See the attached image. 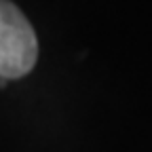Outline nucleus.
I'll list each match as a JSON object with an SVG mask.
<instances>
[{
  "instance_id": "f257e3e1",
  "label": "nucleus",
  "mask_w": 152,
  "mask_h": 152,
  "mask_svg": "<svg viewBox=\"0 0 152 152\" xmlns=\"http://www.w3.org/2000/svg\"><path fill=\"white\" fill-rule=\"evenodd\" d=\"M38 57V42L30 21L15 4L0 0V78H21Z\"/></svg>"
}]
</instances>
